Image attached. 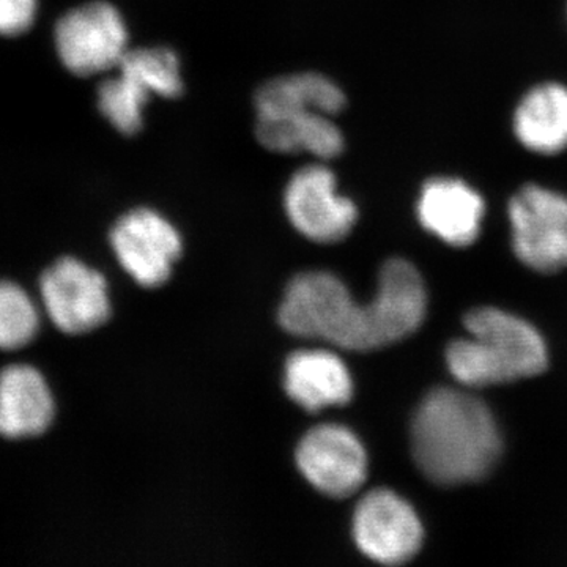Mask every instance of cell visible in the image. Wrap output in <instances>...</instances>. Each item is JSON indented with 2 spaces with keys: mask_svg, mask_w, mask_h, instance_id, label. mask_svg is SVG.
I'll return each mask as SVG.
<instances>
[{
  "mask_svg": "<svg viewBox=\"0 0 567 567\" xmlns=\"http://www.w3.org/2000/svg\"><path fill=\"white\" fill-rule=\"evenodd\" d=\"M331 117L322 112L257 117L256 136L268 151L305 152L324 162L344 152V136Z\"/></svg>",
  "mask_w": 567,
  "mask_h": 567,
  "instance_id": "16",
  "label": "cell"
},
{
  "mask_svg": "<svg viewBox=\"0 0 567 567\" xmlns=\"http://www.w3.org/2000/svg\"><path fill=\"white\" fill-rule=\"evenodd\" d=\"M284 388L308 412L349 404L353 380L338 354L328 350H300L287 358Z\"/></svg>",
  "mask_w": 567,
  "mask_h": 567,
  "instance_id": "14",
  "label": "cell"
},
{
  "mask_svg": "<svg viewBox=\"0 0 567 567\" xmlns=\"http://www.w3.org/2000/svg\"><path fill=\"white\" fill-rule=\"evenodd\" d=\"M40 293L52 323L66 334L89 333L111 317L106 279L74 257H63L41 275Z\"/></svg>",
  "mask_w": 567,
  "mask_h": 567,
  "instance_id": "8",
  "label": "cell"
},
{
  "mask_svg": "<svg viewBox=\"0 0 567 567\" xmlns=\"http://www.w3.org/2000/svg\"><path fill=\"white\" fill-rule=\"evenodd\" d=\"M54 47L71 74L110 73L128 52V29L112 3L95 0L63 14L55 24Z\"/></svg>",
  "mask_w": 567,
  "mask_h": 567,
  "instance_id": "6",
  "label": "cell"
},
{
  "mask_svg": "<svg viewBox=\"0 0 567 567\" xmlns=\"http://www.w3.org/2000/svg\"><path fill=\"white\" fill-rule=\"evenodd\" d=\"M284 207L295 229L316 244L344 240L358 219L357 205L338 193L336 175L324 164H311L292 175Z\"/></svg>",
  "mask_w": 567,
  "mask_h": 567,
  "instance_id": "7",
  "label": "cell"
},
{
  "mask_svg": "<svg viewBox=\"0 0 567 567\" xmlns=\"http://www.w3.org/2000/svg\"><path fill=\"white\" fill-rule=\"evenodd\" d=\"M55 415L47 379L31 364H10L0 371V435L29 439L44 434Z\"/></svg>",
  "mask_w": 567,
  "mask_h": 567,
  "instance_id": "13",
  "label": "cell"
},
{
  "mask_svg": "<svg viewBox=\"0 0 567 567\" xmlns=\"http://www.w3.org/2000/svg\"><path fill=\"white\" fill-rule=\"evenodd\" d=\"M522 147L536 155L555 156L567 151V87L544 82L525 93L513 117Z\"/></svg>",
  "mask_w": 567,
  "mask_h": 567,
  "instance_id": "15",
  "label": "cell"
},
{
  "mask_svg": "<svg viewBox=\"0 0 567 567\" xmlns=\"http://www.w3.org/2000/svg\"><path fill=\"white\" fill-rule=\"evenodd\" d=\"M115 74L99 89V110L118 133L132 136L144 126L152 96L177 99L183 92L181 61L169 48L128 50Z\"/></svg>",
  "mask_w": 567,
  "mask_h": 567,
  "instance_id": "4",
  "label": "cell"
},
{
  "mask_svg": "<svg viewBox=\"0 0 567 567\" xmlns=\"http://www.w3.org/2000/svg\"><path fill=\"white\" fill-rule=\"evenodd\" d=\"M416 213L427 233L454 248H466L480 238L486 203L461 178L435 177L421 188Z\"/></svg>",
  "mask_w": 567,
  "mask_h": 567,
  "instance_id": "12",
  "label": "cell"
},
{
  "mask_svg": "<svg viewBox=\"0 0 567 567\" xmlns=\"http://www.w3.org/2000/svg\"><path fill=\"white\" fill-rule=\"evenodd\" d=\"M39 0H0V37H20L32 28Z\"/></svg>",
  "mask_w": 567,
  "mask_h": 567,
  "instance_id": "19",
  "label": "cell"
},
{
  "mask_svg": "<svg viewBox=\"0 0 567 567\" xmlns=\"http://www.w3.org/2000/svg\"><path fill=\"white\" fill-rule=\"evenodd\" d=\"M513 248L517 259L537 274H558L567 268V196L528 185L507 204Z\"/></svg>",
  "mask_w": 567,
  "mask_h": 567,
  "instance_id": "5",
  "label": "cell"
},
{
  "mask_svg": "<svg viewBox=\"0 0 567 567\" xmlns=\"http://www.w3.org/2000/svg\"><path fill=\"white\" fill-rule=\"evenodd\" d=\"M111 245L123 270L148 289L171 278L183 251L178 230L152 208L125 213L112 227Z\"/></svg>",
  "mask_w": 567,
  "mask_h": 567,
  "instance_id": "10",
  "label": "cell"
},
{
  "mask_svg": "<svg viewBox=\"0 0 567 567\" xmlns=\"http://www.w3.org/2000/svg\"><path fill=\"white\" fill-rule=\"evenodd\" d=\"M39 309L21 286L0 281V350L22 349L39 333Z\"/></svg>",
  "mask_w": 567,
  "mask_h": 567,
  "instance_id": "18",
  "label": "cell"
},
{
  "mask_svg": "<svg viewBox=\"0 0 567 567\" xmlns=\"http://www.w3.org/2000/svg\"><path fill=\"white\" fill-rule=\"evenodd\" d=\"M427 311V292L415 265L391 259L380 271L379 292L365 306L327 271L290 281L279 308L287 333L320 339L354 352L383 349L416 333Z\"/></svg>",
  "mask_w": 567,
  "mask_h": 567,
  "instance_id": "1",
  "label": "cell"
},
{
  "mask_svg": "<svg viewBox=\"0 0 567 567\" xmlns=\"http://www.w3.org/2000/svg\"><path fill=\"white\" fill-rule=\"evenodd\" d=\"M353 537L365 557L386 566L415 558L423 546L424 532L412 506L393 491L375 488L358 503Z\"/></svg>",
  "mask_w": 567,
  "mask_h": 567,
  "instance_id": "9",
  "label": "cell"
},
{
  "mask_svg": "<svg viewBox=\"0 0 567 567\" xmlns=\"http://www.w3.org/2000/svg\"><path fill=\"white\" fill-rule=\"evenodd\" d=\"M295 458L308 483L333 498L353 495L368 477L363 443L344 425L323 424L311 429L301 439Z\"/></svg>",
  "mask_w": 567,
  "mask_h": 567,
  "instance_id": "11",
  "label": "cell"
},
{
  "mask_svg": "<svg viewBox=\"0 0 567 567\" xmlns=\"http://www.w3.org/2000/svg\"><path fill=\"white\" fill-rule=\"evenodd\" d=\"M464 323L468 338L451 342L446 350L447 369L461 385H503L546 371V342L520 317L477 308L465 316Z\"/></svg>",
  "mask_w": 567,
  "mask_h": 567,
  "instance_id": "3",
  "label": "cell"
},
{
  "mask_svg": "<svg viewBox=\"0 0 567 567\" xmlns=\"http://www.w3.org/2000/svg\"><path fill=\"white\" fill-rule=\"evenodd\" d=\"M502 451L498 424L475 394L436 388L417 406L412 423V453L417 468L432 483H477L492 472Z\"/></svg>",
  "mask_w": 567,
  "mask_h": 567,
  "instance_id": "2",
  "label": "cell"
},
{
  "mask_svg": "<svg viewBox=\"0 0 567 567\" xmlns=\"http://www.w3.org/2000/svg\"><path fill=\"white\" fill-rule=\"evenodd\" d=\"M342 89L319 73H298L265 82L256 93L257 117L322 112L336 115L346 107Z\"/></svg>",
  "mask_w": 567,
  "mask_h": 567,
  "instance_id": "17",
  "label": "cell"
}]
</instances>
